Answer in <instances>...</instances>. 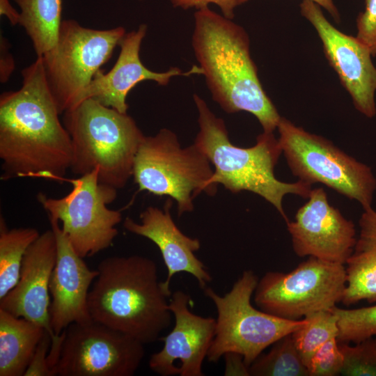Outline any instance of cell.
<instances>
[{
  "mask_svg": "<svg viewBox=\"0 0 376 376\" xmlns=\"http://www.w3.org/2000/svg\"><path fill=\"white\" fill-rule=\"evenodd\" d=\"M282 152L292 174L310 184L322 183L363 209L371 207L376 179L371 169L328 139L308 132L281 117L277 126Z\"/></svg>",
  "mask_w": 376,
  "mask_h": 376,
  "instance_id": "ba28073f",
  "label": "cell"
},
{
  "mask_svg": "<svg viewBox=\"0 0 376 376\" xmlns=\"http://www.w3.org/2000/svg\"><path fill=\"white\" fill-rule=\"evenodd\" d=\"M20 9L19 24L31 39L37 57L56 45L62 22V0H14Z\"/></svg>",
  "mask_w": 376,
  "mask_h": 376,
  "instance_id": "7402d4cb",
  "label": "cell"
},
{
  "mask_svg": "<svg viewBox=\"0 0 376 376\" xmlns=\"http://www.w3.org/2000/svg\"><path fill=\"white\" fill-rule=\"evenodd\" d=\"M347 285L344 264L310 256L290 272H268L253 293L262 311L288 320H301L331 311L341 302Z\"/></svg>",
  "mask_w": 376,
  "mask_h": 376,
  "instance_id": "30bf717a",
  "label": "cell"
},
{
  "mask_svg": "<svg viewBox=\"0 0 376 376\" xmlns=\"http://www.w3.org/2000/svg\"><path fill=\"white\" fill-rule=\"evenodd\" d=\"M171 206L172 198L166 201L163 210L149 206L140 214V222L127 217L123 226L127 231L144 237L157 246L167 268L166 279L162 281L167 291L171 292L172 277L180 272L192 275L204 289L212 277L195 255L201 248L200 240L187 236L178 228L170 213Z\"/></svg>",
  "mask_w": 376,
  "mask_h": 376,
  "instance_id": "d6986e66",
  "label": "cell"
},
{
  "mask_svg": "<svg viewBox=\"0 0 376 376\" xmlns=\"http://www.w3.org/2000/svg\"><path fill=\"white\" fill-rule=\"evenodd\" d=\"M308 198L286 223L295 253L345 265L357 240L354 223L331 205L324 189H311Z\"/></svg>",
  "mask_w": 376,
  "mask_h": 376,
  "instance_id": "5bb4252c",
  "label": "cell"
},
{
  "mask_svg": "<svg viewBox=\"0 0 376 376\" xmlns=\"http://www.w3.org/2000/svg\"><path fill=\"white\" fill-rule=\"evenodd\" d=\"M97 269L88 297L92 320L143 344L159 340L171 322L172 293L159 281L155 262L139 255L111 256Z\"/></svg>",
  "mask_w": 376,
  "mask_h": 376,
  "instance_id": "3957f363",
  "label": "cell"
},
{
  "mask_svg": "<svg viewBox=\"0 0 376 376\" xmlns=\"http://www.w3.org/2000/svg\"><path fill=\"white\" fill-rule=\"evenodd\" d=\"M67 180L72 188L65 196L39 193L37 200L49 219L61 221L75 251L83 258L91 257L109 248L118 233L121 212L107 207L116 198L118 189L100 182L96 171Z\"/></svg>",
  "mask_w": 376,
  "mask_h": 376,
  "instance_id": "8fae6325",
  "label": "cell"
},
{
  "mask_svg": "<svg viewBox=\"0 0 376 376\" xmlns=\"http://www.w3.org/2000/svg\"><path fill=\"white\" fill-rule=\"evenodd\" d=\"M10 42L3 36L0 37V81L7 82L15 70V63L10 52Z\"/></svg>",
  "mask_w": 376,
  "mask_h": 376,
  "instance_id": "1f68e13d",
  "label": "cell"
},
{
  "mask_svg": "<svg viewBox=\"0 0 376 376\" xmlns=\"http://www.w3.org/2000/svg\"><path fill=\"white\" fill-rule=\"evenodd\" d=\"M125 33L122 26L98 30L74 19L62 20L56 46L41 57L60 114L79 104L82 93Z\"/></svg>",
  "mask_w": 376,
  "mask_h": 376,
  "instance_id": "9c48e42d",
  "label": "cell"
},
{
  "mask_svg": "<svg viewBox=\"0 0 376 376\" xmlns=\"http://www.w3.org/2000/svg\"><path fill=\"white\" fill-rule=\"evenodd\" d=\"M343 355L341 375L347 376H376V340L373 338L350 345H339Z\"/></svg>",
  "mask_w": 376,
  "mask_h": 376,
  "instance_id": "4316f807",
  "label": "cell"
},
{
  "mask_svg": "<svg viewBox=\"0 0 376 376\" xmlns=\"http://www.w3.org/2000/svg\"><path fill=\"white\" fill-rule=\"evenodd\" d=\"M63 334L56 375L132 376L144 357L143 343L94 320L73 323Z\"/></svg>",
  "mask_w": 376,
  "mask_h": 376,
  "instance_id": "7c38bea8",
  "label": "cell"
},
{
  "mask_svg": "<svg viewBox=\"0 0 376 376\" xmlns=\"http://www.w3.org/2000/svg\"><path fill=\"white\" fill-rule=\"evenodd\" d=\"M375 340H376V338H375Z\"/></svg>",
  "mask_w": 376,
  "mask_h": 376,
  "instance_id": "e575fe53",
  "label": "cell"
},
{
  "mask_svg": "<svg viewBox=\"0 0 376 376\" xmlns=\"http://www.w3.org/2000/svg\"><path fill=\"white\" fill-rule=\"evenodd\" d=\"M56 257V238L51 228L28 248L16 285L0 299V308L43 327L52 338L49 282Z\"/></svg>",
  "mask_w": 376,
  "mask_h": 376,
  "instance_id": "e0dca14e",
  "label": "cell"
},
{
  "mask_svg": "<svg viewBox=\"0 0 376 376\" xmlns=\"http://www.w3.org/2000/svg\"><path fill=\"white\" fill-rule=\"evenodd\" d=\"M357 38L376 56V0H365V10L357 18Z\"/></svg>",
  "mask_w": 376,
  "mask_h": 376,
  "instance_id": "f1b7e54d",
  "label": "cell"
},
{
  "mask_svg": "<svg viewBox=\"0 0 376 376\" xmlns=\"http://www.w3.org/2000/svg\"><path fill=\"white\" fill-rule=\"evenodd\" d=\"M63 114L72 145L70 170L78 175L96 171L100 182L123 188L133 176L135 157L145 137L135 120L93 98Z\"/></svg>",
  "mask_w": 376,
  "mask_h": 376,
  "instance_id": "5b68a950",
  "label": "cell"
},
{
  "mask_svg": "<svg viewBox=\"0 0 376 376\" xmlns=\"http://www.w3.org/2000/svg\"><path fill=\"white\" fill-rule=\"evenodd\" d=\"M34 228L8 229L0 217V299L17 284L24 256L30 245L40 236Z\"/></svg>",
  "mask_w": 376,
  "mask_h": 376,
  "instance_id": "603a6c76",
  "label": "cell"
},
{
  "mask_svg": "<svg viewBox=\"0 0 376 376\" xmlns=\"http://www.w3.org/2000/svg\"><path fill=\"white\" fill-rule=\"evenodd\" d=\"M300 13L315 29L324 55L351 96L355 108L368 118L374 117L376 68L370 49L357 37L334 27L313 0H303Z\"/></svg>",
  "mask_w": 376,
  "mask_h": 376,
  "instance_id": "4fadbf2b",
  "label": "cell"
},
{
  "mask_svg": "<svg viewBox=\"0 0 376 376\" xmlns=\"http://www.w3.org/2000/svg\"><path fill=\"white\" fill-rule=\"evenodd\" d=\"M258 282L253 271L245 270L224 295L210 287L203 289L217 311L208 361L217 363L226 354H235L241 356L249 368L267 347L306 323L305 318L288 320L256 308L251 297Z\"/></svg>",
  "mask_w": 376,
  "mask_h": 376,
  "instance_id": "8992f818",
  "label": "cell"
},
{
  "mask_svg": "<svg viewBox=\"0 0 376 376\" xmlns=\"http://www.w3.org/2000/svg\"><path fill=\"white\" fill-rule=\"evenodd\" d=\"M51 343L52 336L46 330L37 345L24 376H55L48 361Z\"/></svg>",
  "mask_w": 376,
  "mask_h": 376,
  "instance_id": "f546056e",
  "label": "cell"
},
{
  "mask_svg": "<svg viewBox=\"0 0 376 376\" xmlns=\"http://www.w3.org/2000/svg\"><path fill=\"white\" fill-rule=\"evenodd\" d=\"M194 100L199 125L194 144L214 166L207 182L212 194H216L219 184L233 194L253 192L271 203L286 223L289 221L283 207V197L292 194L308 198L311 184L299 180L288 183L276 178L274 167L282 150L273 132H263L252 147L235 146L229 140L224 120L217 117L199 95L194 94Z\"/></svg>",
  "mask_w": 376,
  "mask_h": 376,
  "instance_id": "277c9868",
  "label": "cell"
},
{
  "mask_svg": "<svg viewBox=\"0 0 376 376\" xmlns=\"http://www.w3.org/2000/svg\"><path fill=\"white\" fill-rule=\"evenodd\" d=\"M0 15L6 17L13 26L19 24V13L12 6L9 0H0Z\"/></svg>",
  "mask_w": 376,
  "mask_h": 376,
  "instance_id": "d6a6232c",
  "label": "cell"
},
{
  "mask_svg": "<svg viewBox=\"0 0 376 376\" xmlns=\"http://www.w3.org/2000/svg\"><path fill=\"white\" fill-rule=\"evenodd\" d=\"M189 295L177 290L171 295L169 309L175 320L164 337L162 348L152 354L148 365L162 376H203L204 359L214 337L216 319L203 317L189 310Z\"/></svg>",
  "mask_w": 376,
  "mask_h": 376,
  "instance_id": "9a60e30c",
  "label": "cell"
},
{
  "mask_svg": "<svg viewBox=\"0 0 376 376\" xmlns=\"http://www.w3.org/2000/svg\"><path fill=\"white\" fill-rule=\"evenodd\" d=\"M194 19L192 47L212 99L228 113L253 114L272 133L281 117L258 78L245 30L207 6Z\"/></svg>",
  "mask_w": 376,
  "mask_h": 376,
  "instance_id": "7a4b0ae2",
  "label": "cell"
},
{
  "mask_svg": "<svg viewBox=\"0 0 376 376\" xmlns=\"http://www.w3.org/2000/svg\"><path fill=\"white\" fill-rule=\"evenodd\" d=\"M171 2L176 8L195 7L198 10L207 7L209 3H214L221 8L224 16L230 19L234 17V9L238 5L237 0H171Z\"/></svg>",
  "mask_w": 376,
  "mask_h": 376,
  "instance_id": "4dcf8cb0",
  "label": "cell"
},
{
  "mask_svg": "<svg viewBox=\"0 0 376 376\" xmlns=\"http://www.w3.org/2000/svg\"><path fill=\"white\" fill-rule=\"evenodd\" d=\"M306 323L292 334L299 355L308 369L313 354L324 343L337 338V317L331 311H322L304 318Z\"/></svg>",
  "mask_w": 376,
  "mask_h": 376,
  "instance_id": "d4e9b609",
  "label": "cell"
},
{
  "mask_svg": "<svg viewBox=\"0 0 376 376\" xmlns=\"http://www.w3.org/2000/svg\"><path fill=\"white\" fill-rule=\"evenodd\" d=\"M45 331L0 308V376L24 375Z\"/></svg>",
  "mask_w": 376,
  "mask_h": 376,
  "instance_id": "44dd1931",
  "label": "cell"
},
{
  "mask_svg": "<svg viewBox=\"0 0 376 376\" xmlns=\"http://www.w3.org/2000/svg\"><path fill=\"white\" fill-rule=\"evenodd\" d=\"M343 355L337 338L324 343L312 356L308 370L309 376H334L341 373Z\"/></svg>",
  "mask_w": 376,
  "mask_h": 376,
  "instance_id": "83f0119b",
  "label": "cell"
},
{
  "mask_svg": "<svg viewBox=\"0 0 376 376\" xmlns=\"http://www.w3.org/2000/svg\"><path fill=\"white\" fill-rule=\"evenodd\" d=\"M337 317L340 343H359L376 336V305L353 309H331Z\"/></svg>",
  "mask_w": 376,
  "mask_h": 376,
  "instance_id": "484cf974",
  "label": "cell"
},
{
  "mask_svg": "<svg viewBox=\"0 0 376 376\" xmlns=\"http://www.w3.org/2000/svg\"><path fill=\"white\" fill-rule=\"evenodd\" d=\"M22 85L0 96L2 179L65 180L72 145L59 119L41 57L22 70Z\"/></svg>",
  "mask_w": 376,
  "mask_h": 376,
  "instance_id": "6da1fadb",
  "label": "cell"
},
{
  "mask_svg": "<svg viewBox=\"0 0 376 376\" xmlns=\"http://www.w3.org/2000/svg\"><path fill=\"white\" fill-rule=\"evenodd\" d=\"M249 0H237L238 5L245 3ZM318 3L320 7L324 8L336 22H339L340 17L339 12L335 6L333 0H313Z\"/></svg>",
  "mask_w": 376,
  "mask_h": 376,
  "instance_id": "836d02e7",
  "label": "cell"
},
{
  "mask_svg": "<svg viewBox=\"0 0 376 376\" xmlns=\"http://www.w3.org/2000/svg\"><path fill=\"white\" fill-rule=\"evenodd\" d=\"M272 345L267 354H261L249 366V375L309 376L292 334L280 338Z\"/></svg>",
  "mask_w": 376,
  "mask_h": 376,
  "instance_id": "cb8c5ba5",
  "label": "cell"
},
{
  "mask_svg": "<svg viewBox=\"0 0 376 376\" xmlns=\"http://www.w3.org/2000/svg\"><path fill=\"white\" fill-rule=\"evenodd\" d=\"M359 236L346 263L347 285L342 303L376 301V211L363 210L359 221Z\"/></svg>",
  "mask_w": 376,
  "mask_h": 376,
  "instance_id": "ffe728a7",
  "label": "cell"
},
{
  "mask_svg": "<svg viewBox=\"0 0 376 376\" xmlns=\"http://www.w3.org/2000/svg\"><path fill=\"white\" fill-rule=\"evenodd\" d=\"M210 164L194 143L182 148L177 135L164 128L155 136H145L132 177L139 191L174 199L180 216L194 210L193 200L200 193L213 196L207 185L214 173Z\"/></svg>",
  "mask_w": 376,
  "mask_h": 376,
  "instance_id": "52a82bcc",
  "label": "cell"
},
{
  "mask_svg": "<svg viewBox=\"0 0 376 376\" xmlns=\"http://www.w3.org/2000/svg\"><path fill=\"white\" fill-rule=\"evenodd\" d=\"M49 221L57 244L56 261L49 282V324L54 336H58L73 323L93 320L88 297L99 272L91 269L75 251L58 221L53 219Z\"/></svg>",
  "mask_w": 376,
  "mask_h": 376,
  "instance_id": "2e32d148",
  "label": "cell"
},
{
  "mask_svg": "<svg viewBox=\"0 0 376 376\" xmlns=\"http://www.w3.org/2000/svg\"><path fill=\"white\" fill-rule=\"evenodd\" d=\"M146 31L147 26L141 24L137 30L125 34L118 45L120 51L116 63L107 73H104L100 69L95 75L82 93L79 104L93 98L106 107L121 113H127V96L139 83L150 80L160 86H166L173 77L202 74L200 67L196 66L188 72H182L178 68H171L163 72H153L147 68L139 56L141 45Z\"/></svg>",
  "mask_w": 376,
  "mask_h": 376,
  "instance_id": "ac0fdd59",
  "label": "cell"
}]
</instances>
